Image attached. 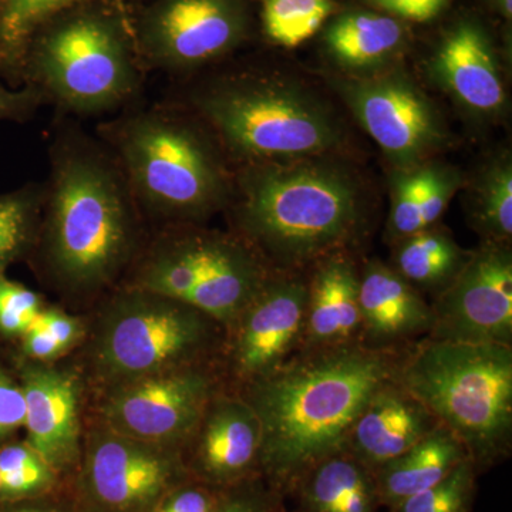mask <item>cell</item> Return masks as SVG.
<instances>
[{
    "label": "cell",
    "instance_id": "31",
    "mask_svg": "<svg viewBox=\"0 0 512 512\" xmlns=\"http://www.w3.org/2000/svg\"><path fill=\"white\" fill-rule=\"evenodd\" d=\"M474 463L470 457L446 478L397 505L399 512H467L473 498Z\"/></svg>",
    "mask_w": 512,
    "mask_h": 512
},
{
    "label": "cell",
    "instance_id": "10",
    "mask_svg": "<svg viewBox=\"0 0 512 512\" xmlns=\"http://www.w3.org/2000/svg\"><path fill=\"white\" fill-rule=\"evenodd\" d=\"M190 478L181 448L131 439L93 417L84 421L77 467L80 511L154 512Z\"/></svg>",
    "mask_w": 512,
    "mask_h": 512
},
{
    "label": "cell",
    "instance_id": "2",
    "mask_svg": "<svg viewBox=\"0 0 512 512\" xmlns=\"http://www.w3.org/2000/svg\"><path fill=\"white\" fill-rule=\"evenodd\" d=\"M396 369L380 350L345 343L312 349L239 387L261 424L259 467L286 483L345 451L357 417Z\"/></svg>",
    "mask_w": 512,
    "mask_h": 512
},
{
    "label": "cell",
    "instance_id": "14",
    "mask_svg": "<svg viewBox=\"0 0 512 512\" xmlns=\"http://www.w3.org/2000/svg\"><path fill=\"white\" fill-rule=\"evenodd\" d=\"M431 309V339L511 345L512 254L507 242L487 241L468 255Z\"/></svg>",
    "mask_w": 512,
    "mask_h": 512
},
{
    "label": "cell",
    "instance_id": "6",
    "mask_svg": "<svg viewBox=\"0 0 512 512\" xmlns=\"http://www.w3.org/2000/svg\"><path fill=\"white\" fill-rule=\"evenodd\" d=\"M187 106L238 165L319 157L343 140L328 106L281 77H217L194 87Z\"/></svg>",
    "mask_w": 512,
    "mask_h": 512
},
{
    "label": "cell",
    "instance_id": "25",
    "mask_svg": "<svg viewBox=\"0 0 512 512\" xmlns=\"http://www.w3.org/2000/svg\"><path fill=\"white\" fill-rule=\"evenodd\" d=\"M467 256L450 235L431 227L400 239L394 269L414 288L441 292L460 271Z\"/></svg>",
    "mask_w": 512,
    "mask_h": 512
},
{
    "label": "cell",
    "instance_id": "3",
    "mask_svg": "<svg viewBox=\"0 0 512 512\" xmlns=\"http://www.w3.org/2000/svg\"><path fill=\"white\" fill-rule=\"evenodd\" d=\"M141 214L154 228L204 224L227 210L234 187L218 141L191 111L127 107L97 127Z\"/></svg>",
    "mask_w": 512,
    "mask_h": 512
},
{
    "label": "cell",
    "instance_id": "16",
    "mask_svg": "<svg viewBox=\"0 0 512 512\" xmlns=\"http://www.w3.org/2000/svg\"><path fill=\"white\" fill-rule=\"evenodd\" d=\"M239 0H161L147 13L141 52L164 72H188L220 59L245 32Z\"/></svg>",
    "mask_w": 512,
    "mask_h": 512
},
{
    "label": "cell",
    "instance_id": "34",
    "mask_svg": "<svg viewBox=\"0 0 512 512\" xmlns=\"http://www.w3.org/2000/svg\"><path fill=\"white\" fill-rule=\"evenodd\" d=\"M25 417L22 386L0 342V446L15 440L16 434L25 429Z\"/></svg>",
    "mask_w": 512,
    "mask_h": 512
},
{
    "label": "cell",
    "instance_id": "5",
    "mask_svg": "<svg viewBox=\"0 0 512 512\" xmlns=\"http://www.w3.org/2000/svg\"><path fill=\"white\" fill-rule=\"evenodd\" d=\"M87 335L74 365L87 397L178 367L218 362L224 328L163 293L117 285L86 315Z\"/></svg>",
    "mask_w": 512,
    "mask_h": 512
},
{
    "label": "cell",
    "instance_id": "11",
    "mask_svg": "<svg viewBox=\"0 0 512 512\" xmlns=\"http://www.w3.org/2000/svg\"><path fill=\"white\" fill-rule=\"evenodd\" d=\"M224 389L218 362L178 367L87 397L89 417L131 439L183 450Z\"/></svg>",
    "mask_w": 512,
    "mask_h": 512
},
{
    "label": "cell",
    "instance_id": "15",
    "mask_svg": "<svg viewBox=\"0 0 512 512\" xmlns=\"http://www.w3.org/2000/svg\"><path fill=\"white\" fill-rule=\"evenodd\" d=\"M25 396L26 443L57 474L77 471L82 457L87 387L74 363L32 362L6 349Z\"/></svg>",
    "mask_w": 512,
    "mask_h": 512
},
{
    "label": "cell",
    "instance_id": "33",
    "mask_svg": "<svg viewBox=\"0 0 512 512\" xmlns=\"http://www.w3.org/2000/svg\"><path fill=\"white\" fill-rule=\"evenodd\" d=\"M45 306L40 293L0 275V342H18Z\"/></svg>",
    "mask_w": 512,
    "mask_h": 512
},
{
    "label": "cell",
    "instance_id": "32",
    "mask_svg": "<svg viewBox=\"0 0 512 512\" xmlns=\"http://www.w3.org/2000/svg\"><path fill=\"white\" fill-rule=\"evenodd\" d=\"M426 183L427 163L412 170H397L394 175L389 217V232L394 239L400 241L420 231V208Z\"/></svg>",
    "mask_w": 512,
    "mask_h": 512
},
{
    "label": "cell",
    "instance_id": "38",
    "mask_svg": "<svg viewBox=\"0 0 512 512\" xmlns=\"http://www.w3.org/2000/svg\"><path fill=\"white\" fill-rule=\"evenodd\" d=\"M12 352L23 359L40 363H56L66 359L69 353L56 342L45 329L33 323L18 342L13 343Z\"/></svg>",
    "mask_w": 512,
    "mask_h": 512
},
{
    "label": "cell",
    "instance_id": "20",
    "mask_svg": "<svg viewBox=\"0 0 512 512\" xmlns=\"http://www.w3.org/2000/svg\"><path fill=\"white\" fill-rule=\"evenodd\" d=\"M360 332L367 348H386L433 328L431 306L399 272L370 261L359 274Z\"/></svg>",
    "mask_w": 512,
    "mask_h": 512
},
{
    "label": "cell",
    "instance_id": "7",
    "mask_svg": "<svg viewBox=\"0 0 512 512\" xmlns=\"http://www.w3.org/2000/svg\"><path fill=\"white\" fill-rule=\"evenodd\" d=\"M143 69L119 19L97 9H70L29 40L19 86L60 114L96 117L127 109L143 89Z\"/></svg>",
    "mask_w": 512,
    "mask_h": 512
},
{
    "label": "cell",
    "instance_id": "19",
    "mask_svg": "<svg viewBox=\"0 0 512 512\" xmlns=\"http://www.w3.org/2000/svg\"><path fill=\"white\" fill-rule=\"evenodd\" d=\"M440 424L396 380L372 397L350 430L346 447L367 468H379L402 456Z\"/></svg>",
    "mask_w": 512,
    "mask_h": 512
},
{
    "label": "cell",
    "instance_id": "40",
    "mask_svg": "<svg viewBox=\"0 0 512 512\" xmlns=\"http://www.w3.org/2000/svg\"><path fill=\"white\" fill-rule=\"evenodd\" d=\"M214 512H272L268 495L254 485L238 483L220 495Z\"/></svg>",
    "mask_w": 512,
    "mask_h": 512
},
{
    "label": "cell",
    "instance_id": "18",
    "mask_svg": "<svg viewBox=\"0 0 512 512\" xmlns=\"http://www.w3.org/2000/svg\"><path fill=\"white\" fill-rule=\"evenodd\" d=\"M437 84L474 116L495 119L507 94L490 39L480 26L463 22L451 29L431 62Z\"/></svg>",
    "mask_w": 512,
    "mask_h": 512
},
{
    "label": "cell",
    "instance_id": "39",
    "mask_svg": "<svg viewBox=\"0 0 512 512\" xmlns=\"http://www.w3.org/2000/svg\"><path fill=\"white\" fill-rule=\"evenodd\" d=\"M40 106H43L42 97L30 87H8L0 83V121L25 123Z\"/></svg>",
    "mask_w": 512,
    "mask_h": 512
},
{
    "label": "cell",
    "instance_id": "4",
    "mask_svg": "<svg viewBox=\"0 0 512 512\" xmlns=\"http://www.w3.org/2000/svg\"><path fill=\"white\" fill-rule=\"evenodd\" d=\"M227 211L234 234L279 268L330 255L362 215L355 178L315 157L239 165Z\"/></svg>",
    "mask_w": 512,
    "mask_h": 512
},
{
    "label": "cell",
    "instance_id": "13",
    "mask_svg": "<svg viewBox=\"0 0 512 512\" xmlns=\"http://www.w3.org/2000/svg\"><path fill=\"white\" fill-rule=\"evenodd\" d=\"M291 276L269 275L229 328L220 353L222 376L239 387L284 365L305 329L309 288Z\"/></svg>",
    "mask_w": 512,
    "mask_h": 512
},
{
    "label": "cell",
    "instance_id": "21",
    "mask_svg": "<svg viewBox=\"0 0 512 512\" xmlns=\"http://www.w3.org/2000/svg\"><path fill=\"white\" fill-rule=\"evenodd\" d=\"M309 288L302 338L309 349L352 343L360 333L359 274L352 261L330 254Z\"/></svg>",
    "mask_w": 512,
    "mask_h": 512
},
{
    "label": "cell",
    "instance_id": "42",
    "mask_svg": "<svg viewBox=\"0 0 512 512\" xmlns=\"http://www.w3.org/2000/svg\"><path fill=\"white\" fill-rule=\"evenodd\" d=\"M0 512H82L77 507L56 503L53 500H46V495L28 500L0 501Z\"/></svg>",
    "mask_w": 512,
    "mask_h": 512
},
{
    "label": "cell",
    "instance_id": "1",
    "mask_svg": "<svg viewBox=\"0 0 512 512\" xmlns=\"http://www.w3.org/2000/svg\"><path fill=\"white\" fill-rule=\"evenodd\" d=\"M29 264L70 305L92 308L121 284L150 228L116 158L74 123L57 128Z\"/></svg>",
    "mask_w": 512,
    "mask_h": 512
},
{
    "label": "cell",
    "instance_id": "23",
    "mask_svg": "<svg viewBox=\"0 0 512 512\" xmlns=\"http://www.w3.org/2000/svg\"><path fill=\"white\" fill-rule=\"evenodd\" d=\"M403 42V26L396 19L376 13H346L326 32L330 55L353 72L383 66L399 52Z\"/></svg>",
    "mask_w": 512,
    "mask_h": 512
},
{
    "label": "cell",
    "instance_id": "30",
    "mask_svg": "<svg viewBox=\"0 0 512 512\" xmlns=\"http://www.w3.org/2000/svg\"><path fill=\"white\" fill-rule=\"evenodd\" d=\"M333 9V0H262V25L276 45L296 47L318 32Z\"/></svg>",
    "mask_w": 512,
    "mask_h": 512
},
{
    "label": "cell",
    "instance_id": "17",
    "mask_svg": "<svg viewBox=\"0 0 512 512\" xmlns=\"http://www.w3.org/2000/svg\"><path fill=\"white\" fill-rule=\"evenodd\" d=\"M261 424L238 393L222 390L183 447L191 477L211 487L242 483L259 466Z\"/></svg>",
    "mask_w": 512,
    "mask_h": 512
},
{
    "label": "cell",
    "instance_id": "22",
    "mask_svg": "<svg viewBox=\"0 0 512 512\" xmlns=\"http://www.w3.org/2000/svg\"><path fill=\"white\" fill-rule=\"evenodd\" d=\"M468 458L466 447L446 427L437 424L402 456L377 468L379 500L397 507L402 501L433 487Z\"/></svg>",
    "mask_w": 512,
    "mask_h": 512
},
{
    "label": "cell",
    "instance_id": "12",
    "mask_svg": "<svg viewBox=\"0 0 512 512\" xmlns=\"http://www.w3.org/2000/svg\"><path fill=\"white\" fill-rule=\"evenodd\" d=\"M330 82L396 170L427 163L446 141L439 110L402 70L333 76Z\"/></svg>",
    "mask_w": 512,
    "mask_h": 512
},
{
    "label": "cell",
    "instance_id": "29",
    "mask_svg": "<svg viewBox=\"0 0 512 512\" xmlns=\"http://www.w3.org/2000/svg\"><path fill=\"white\" fill-rule=\"evenodd\" d=\"M59 474L25 441L0 446V501L42 497L53 490Z\"/></svg>",
    "mask_w": 512,
    "mask_h": 512
},
{
    "label": "cell",
    "instance_id": "28",
    "mask_svg": "<svg viewBox=\"0 0 512 512\" xmlns=\"http://www.w3.org/2000/svg\"><path fill=\"white\" fill-rule=\"evenodd\" d=\"M470 217L474 228L491 242L512 235V164L508 154L493 158L474 181Z\"/></svg>",
    "mask_w": 512,
    "mask_h": 512
},
{
    "label": "cell",
    "instance_id": "36",
    "mask_svg": "<svg viewBox=\"0 0 512 512\" xmlns=\"http://www.w3.org/2000/svg\"><path fill=\"white\" fill-rule=\"evenodd\" d=\"M33 323L45 329L69 356L82 345L87 335L86 315H74L59 306L46 305Z\"/></svg>",
    "mask_w": 512,
    "mask_h": 512
},
{
    "label": "cell",
    "instance_id": "43",
    "mask_svg": "<svg viewBox=\"0 0 512 512\" xmlns=\"http://www.w3.org/2000/svg\"><path fill=\"white\" fill-rule=\"evenodd\" d=\"M498 3H500V8L503 10L504 15L511 18L512 0H498Z\"/></svg>",
    "mask_w": 512,
    "mask_h": 512
},
{
    "label": "cell",
    "instance_id": "9",
    "mask_svg": "<svg viewBox=\"0 0 512 512\" xmlns=\"http://www.w3.org/2000/svg\"><path fill=\"white\" fill-rule=\"evenodd\" d=\"M269 275L264 259L234 232L180 224L150 229L121 284L187 303L225 330Z\"/></svg>",
    "mask_w": 512,
    "mask_h": 512
},
{
    "label": "cell",
    "instance_id": "35",
    "mask_svg": "<svg viewBox=\"0 0 512 512\" xmlns=\"http://www.w3.org/2000/svg\"><path fill=\"white\" fill-rule=\"evenodd\" d=\"M463 175L439 163H427V183L420 208V231L431 228L463 185Z\"/></svg>",
    "mask_w": 512,
    "mask_h": 512
},
{
    "label": "cell",
    "instance_id": "27",
    "mask_svg": "<svg viewBox=\"0 0 512 512\" xmlns=\"http://www.w3.org/2000/svg\"><path fill=\"white\" fill-rule=\"evenodd\" d=\"M45 184L28 183L0 192V275L26 262L35 247L42 217Z\"/></svg>",
    "mask_w": 512,
    "mask_h": 512
},
{
    "label": "cell",
    "instance_id": "26",
    "mask_svg": "<svg viewBox=\"0 0 512 512\" xmlns=\"http://www.w3.org/2000/svg\"><path fill=\"white\" fill-rule=\"evenodd\" d=\"M90 0H0V74L19 86L20 64L29 40L49 20Z\"/></svg>",
    "mask_w": 512,
    "mask_h": 512
},
{
    "label": "cell",
    "instance_id": "8",
    "mask_svg": "<svg viewBox=\"0 0 512 512\" xmlns=\"http://www.w3.org/2000/svg\"><path fill=\"white\" fill-rule=\"evenodd\" d=\"M394 380L466 447L473 463L507 450L512 430V349L434 340L397 366Z\"/></svg>",
    "mask_w": 512,
    "mask_h": 512
},
{
    "label": "cell",
    "instance_id": "24",
    "mask_svg": "<svg viewBox=\"0 0 512 512\" xmlns=\"http://www.w3.org/2000/svg\"><path fill=\"white\" fill-rule=\"evenodd\" d=\"M305 476L303 495L312 512H376L375 477L345 451L320 461Z\"/></svg>",
    "mask_w": 512,
    "mask_h": 512
},
{
    "label": "cell",
    "instance_id": "37",
    "mask_svg": "<svg viewBox=\"0 0 512 512\" xmlns=\"http://www.w3.org/2000/svg\"><path fill=\"white\" fill-rule=\"evenodd\" d=\"M220 495L211 485L187 481L165 495L154 512H214Z\"/></svg>",
    "mask_w": 512,
    "mask_h": 512
},
{
    "label": "cell",
    "instance_id": "41",
    "mask_svg": "<svg viewBox=\"0 0 512 512\" xmlns=\"http://www.w3.org/2000/svg\"><path fill=\"white\" fill-rule=\"evenodd\" d=\"M400 18L427 22L446 8L448 0H369Z\"/></svg>",
    "mask_w": 512,
    "mask_h": 512
}]
</instances>
